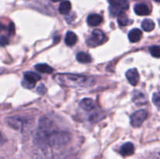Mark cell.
<instances>
[{"label":"cell","mask_w":160,"mask_h":159,"mask_svg":"<svg viewBox=\"0 0 160 159\" xmlns=\"http://www.w3.org/2000/svg\"><path fill=\"white\" fill-rule=\"evenodd\" d=\"M70 134L52 128V123L46 118H42L34 137V143L38 146L59 147L70 141Z\"/></svg>","instance_id":"6da1fadb"},{"label":"cell","mask_w":160,"mask_h":159,"mask_svg":"<svg viewBox=\"0 0 160 159\" xmlns=\"http://www.w3.org/2000/svg\"><path fill=\"white\" fill-rule=\"evenodd\" d=\"M53 79L64 87H88L93 83V79L88 76L70 73H59L53 76Z\"/></svg>","instance_id":"7a4b0ae2"},{"label":"cell","mask_w":160,"mask_h":159,"mask_svg":"<svg viewBox=\"0 0 160 159\" xmlns=\"http://www.w3.org/2000/svg\"><path fill=\"white\" fill-rule=\"evenodd\" d=\"M109 2L110 3L109 10L114 16H118L129 8V2L128 0H109Z\"/></svg>","instance_id":"3957f363"},{"label":"cell","mask_w":160,"mask_h":159,"mask_svg":"<svg viewBox=\"0 0 160 159\" xmlns=\"http://www.w3.org/2000/svg\"><path fill=\"white\" fill-rule=\"evenodd\" d=\"M106 40V34L101 30H94L92 35L87 40V45L90 47H96L102 45Z\"/></svg>","instance_id":"277c9868"},{"label":"cell","mask_w":160,"mask_h":159,"mask_svg":"<svg viewBox=\"0 0 160 159\" xmlns=\"http://www.w3.org/2000/svg\"><path fill=\"white\" fill-rule=\"evenodd\" d=\"M51 147L36 145L34 151V159H54Z\"/></svg>","instance_id":"5b68a950"},{"label":"cell","mask_w":160,"mask_h":159,"mask_svg":"<svg viewBox=\"0 0 160 159\" xmlns=\"http://www.w3.org/2000/svg\"><path fill=\"white\" fill-rule=\"evenodd\" d=\"M147 111L142 109L134 112L131 116V123L134 127H139L144 123V122L148 118Z\"/></svg>","instance_id":"8992f818"},{"label":"cell","mask_w":160,"mask_h":159,"mask_svg":"<svg viewBox=\"0 0 160 159\" xmlns=\"http://www.w3.org/2000/svg\"><path fill=\"white\" fill-rule=\"evenodd\" d=\"M6 123L12 129L16 130H22L24 126V122L18 116H11L6 118Z\"/></svg>","instance_id":"52a82bcc"},{"label":"cell","mask_w":160,"mask_h":159,"mask_svg":"<svg viewBox=\"0 0 160 159\" xmlns=\"http://www.w3.org/2000/svg\"><path fill=\"white\" fill-rule=\"evenodd\" d=\"M126 77L132 86H136L139 82V73L137 69H131L126 73Z\"/></svg>","instance_id":"ba28073f"},{"label":"cell","mask_w":160,"mask_h":159,"mask_svg":"<svg viewBox=\"0 0 160 159\" xmlns=\"http://www.w3.org/2000/svg\"><path fill=\"white\" fill-rule=\"evenodd\" d=\"M134 9L135 13L138 16H148L151 12L149 7L145 3H138L134 6Z\"/></svg>","instance_id":"9c48e42d"},{"label":"cell","mask_w":160,"mask_h":159,"mask_svg":"<svg viewBox=\"0 0 160 159\" xmlns=\"http://www.w3.org/2000/svg\"><path fill=\"white\" fill-rule=\"evenodd\" d=\"M134 153V146L131 142L125 143L120 148V154L122 156L132 155Z\"/></svg>","instance_id":"30bf717a"},{"label":"cell","mask_w":160,"mask_h":159,"mask_svg":"<svg viewBox=\"0 0 160 159\" xmlns=\"http://www.w3.org/2000/svg\"><path fill=\"white\" fill-rule=\"evenodd\" d=\"M142 35L143 34H142V31L141 30H139L138 28H134L128 34V39L132 43H136L142 38Z\"/></svg>","instance_id":"8fae6325"},{"label":"cell","mask_w":160,"mask_h":159,"mask_svg":"<svg viewBox=\"0 0 160 159\" xmlns=\"http://www.w3.org/2000/svg\"><path fill=\"white\" fill-rule=\"evenodd\" d=\"M42 76L38 73H34V72H26L23 74V80L32 84H35L37 81L40 80Z\"/></svg>","instance_id":"7c38bea8"},{"label":"cell","mask_w":160,"mask_h":159,"mask_svg":"<svg viewBox=\"0 0 160 159\" xmlns=\"http://www.w3.org/2000/svg\"><path fill=\"white\" fill-rule=\"evenodd\" d=\"M87 22L91 26H98L102 22V17L99 14H91L88 17Z\"/></svg>","instance_id":"4fadbf2b"},{"label":"cell","mask_w":160,"mask_h":159,"mask_svg":"<svg viewBox=\"0 0 160 159\" xmlns=\"http://www.w3.org/2000/svg\"><path fill=\"white\" fill-rule=\"evenodd\" d=\"M78 41V37L76 34L72 31H68L66 34L65 37V43L67 46H73Z\"/></svg>","instance_id":"5bb4252c"},{"label":"cell","mask_w":160,"mask_h":159,"mask_svg":"<svg viewBox=\"0 0 160 159\" xmlns=\"http://www.w3.org/2000/svg\"><path fill=\"white\" fill-rule=\"evenodd\" d=\"M80 106L84 110L91 111L95 108V103H94L93 100L91 98H84L80 102Z\"/></svg>","instance_id":"9a60e30c"},{"label":"cell","mask_w":160,"mask_h":159,"mask_svg":"<svg viewBox=\"0 0 160 159\" xmlns=\"http://www.w3.org/2000/svg\"><path fill=\"white\" fill-rule=\"evenodd\" d=\"M77 60L81 63H89L92 61V58L91 57L90 55L88 53L84 52V51H80L77 54Z\"/></svg>","instance_id":"2e32d148"},{"label":"cell","mask_w":160,"mask_h":159,"mask_svg":"<svg viewBox=\"0 0 160 159\" xmlns=\"http://www.w3.org/2000/svg\"><path fill=\"white\" fill-rule=\"evenodd\" d=\"M71 9V3L68 0H64L59 6V12L61 14H67Z\"/></svg>","instance_id":"e0dca14e"},{"label":"cell","mask_w":160,"mask_h":159,"mask_svg":"<svg viewBox=\"0 0 160 159\" xmlns=\"http://www.w3.org/2000/svg\"><path fill=\"white\" fill-rule=\"evenodd\" d=\"M35 69L39 73H47V74H50V73H52L54 71V70L51 66L45 63L38 64V65H35Z\"/></svg>","instance_id":"ac0fdd59"},{"label":"cell","mask_w":160,"mask_h":159,"mask_svg":"<svg viewBox=\"0 0 160 159\" xmlns=\"http://www.w3.org/2000/svg\"><path fill=\"white\" fill-rule=\"evenodd\" d=\"M118 23L120 26H128V25H130L131 23H132V20H130L128 18V15L124 12H121L118 15Z\"/></svg>","instance_id":"d6986e66"},{"label":"cell","mask_w":160,"mask_h":159,"mask_svg":"<svg viewBox=\"0 0 160 159\" xmlns=\"http://www.w3.org/2000/svg\"><path fill=\"white\" fill-rule=\"evenodd\" d=\"M155 23L152 20L149 19H145L142 21V27L146 32H150V31H153L155 28Z\"/></svg>","instance_id":"ffe728a7"},{"label":"cell","mask_w":160,"mask_h":159,"mask_svg":"<svg viewBox=\"0 0 160 159\" xmlns=\"http://www.w3.org/2000/svg\"><path fill=\"white\" fill-rule=\"evenodd\" d=\"M133 101L137 104H142L146 101V98H145L144 94L141 93V92H136L133 97Z\"/></svg>","instance_id":"44dd1931"},{"label":"cell","mask_w":160,"mask_h":159,"mask_svg":"<svg viewBox=\"0 0 160 159\" xmlns=\"http://www.w3.org/2000/svg\"><path fill=\"white\" fill-rule=\"evenodd\" d=\"M149 51L152 55L155 58H160V46L152 45L149 48Z\"/></svg>","instance_id":"7402d4cb"},{"label":"cell","mask_w":160,"mask_h":159,"mask_svg":"<svg viewBox=\"0 0 160 159\" xmlns=\"http://www.w3.org/2000/svg\"><path fill=\"white\" fill-rule=\"evenodd\" d=\"M152 102L157 107H160V92H156L152 96Z\"/></svg>","instance_id":"603a6c76"},{"label":"cell","mask_w":160,"mask_h":159,"mask_svg":"<svg viewBox=\"0 0 160 159\" xmlns=\"http://www.w3.org/2000/svg\"><path fill=\"white\" fill-rule=\"evenodd\" d=\"M22 85H23V87H25V88L31 89V88H34V86H35V84H31V83H28L23 80L22 81Z\"/></svg>","instance_id":"cb8c5ba5"},{"label":"cell","mask_w":160,"mask_h":159,"mask_svg":"<svg viewBox=\"0 0 160 159\" xmlns=\"http://www.w3.org/2000/svg\"><path fill=\"white\" fill-rule=\"evenodd\" d=\"M37 91L38 93L40 94H44L46 92V88H45V85H43V84H40V85L38 87Z\"/></svg>","instance_id":"d4e9b609"},{"label":"cell","mask_w":160,"mask_h":159,"mask_svg":"<svg viewBox=\"0 0 160 159\" xmlns=\"http://www.w3.org/2000/svg\"><path fill=\"white\" fill-rule=\"evenodd\" d=\"M1 45L2 46H5L6 45H7L9 43V39L6 37V36H2L1 37Z\"/></svg>","instance_id":"484cf974"},{"label":"cell","mask_w":160,"mask_h":159,"mask_svg":"<svg viewBox=\"0 0 160 159\" xmlns=\"http://www.w3.org/2000/svg\"><path fill=\"white\" fill-rule=\"evenodd\" d=\"M14 30H15V27H14L13 23H10V24H9V34H14Z\"/></svg>","instance_id":"4316f807"},{"label":"cell","mask_w":160,"mask_h":159,"mask_svg":"<svg viewBox=\"0 0 160 159\" xmlns=\"http://www.w3.org/2000/svg\"><path fill=\"white\" fill-rule=\"evenodd\" d=\"M152 159H160V151L159 152H158L157 154L154 156V157H153Z\"/></svg>","instance_id":"83f0119b"},{"label":"cell","mask_w":160,"mask_h":159,"mask_svg":"<svg viewBox=\"0 0 160 159\" xmlns=\"http://www.w3.org/2000/svg\"><path fill=\"white\" fill-rule=\"evenodd\" d=\"M52 2H59L61 1V0H51Z\"/></svg>","instance_id":"f1b7e54d"},{"label":"cell","mask_w":160,"mask_h":159,"mask_svg":"<svg viewBox=\"0 0 160 159\" xmlns=\"http://www.w3.org/2000/svg\"><path fill=\"white\" fill-rule=\"evenodd\" d=\"M154 1H156V2H157L160 3V0H154Z\"/></svg>","instance_id":"f546056e"},{"label":"cell","mask_w":160,"mask_h":159,"mask_svg":"<svg viewBox=\"0 0 160 159\" xmlns=\"http://www.w3.org/2000/svg\"><path fill=\"white\" fill-rule=\"evenodd\" d=\"M159 26H160V20H159Z\"/></svg>","instance_id":"4dcf8cb0"}]
</instances>
